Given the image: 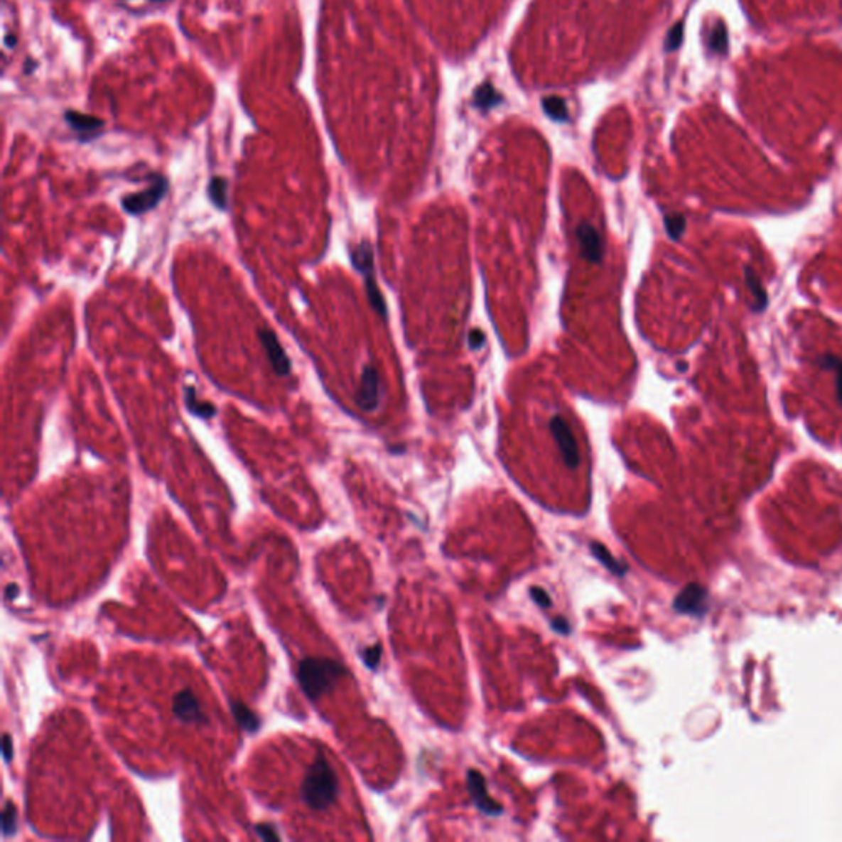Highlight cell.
Here are the masks:
<instances>
[{
    "label": "cell",
    "instance_id": "obj_1",
    "mask_svg": "<svg viewBox=\"0 0 842 842\" xmlns=\"http://www.w3.org/2000/svg\"><path fill=\"white\" fill-rule=\"evenodd\" d=\"M339 780L328 758L318 754L315 762L308 768L301 784V797L308 806L315 811H324L338 799Z\"/></svg>",
    "mask_w": 842,
    "mask_h": 842
},
{
    "label": "cell",
    "instance_id": "obj_2",
    "mask_svg": "<svg viewBox=\"0 0 842 842\" xmlns=\"http://www.w3.org/2000/svg\"><path fill=\"white\" fill-rule=\"evenodd\" d=\"M346 674V668L333 658L308 657L298 665V681L308 699L316 701L331 691Z\"/></svg>",
    "mask_w": 842,
    "mask_h": 842
},
{
    "label": "cell",
    "instance_id": "obj_3",
    "mask_svg": "<svg viewBox=\"0 0 842 842\" xmlns=\"http://www.w3.org/2000/svg\"><path fill=\"white\" fill-rule=\"evenodd\" d=\"M170 183L165 176L151 175L150 185L139 193H130L120 200V206L130 216H142L155 209L168 193Z\"/></svg>",
    "mask_w": 842,
    "mask_h": 842
},
{
    "label": "cell",
    "instance_id": "obj_4",
    "mask_svg": "<svg viewBox=\"0 0 842 842\" xmlns=\"http://www.w3.org/2000/svg\"><path fill=\"white\" fill-rule=\"evenodd\" d=\"M350 260H352V265L355 266V270L360 271V274L364 275L365 290H367L370 305H372L374 310H377L382 316H385L384 298H382L380 291L377 288V284H375L374 254H372V249H370V245L367 242H360L359 245H355V247L350 250Z\"/></svg>",
    "mask_w": 842,
    "mask_h": 842
},
{
    "label": "cell",
    "instance_id": "obj_5",
    "mask_svg": "<svg viewBox=\"0 0 842 842\" xmlns=\"http://www.w3.org/2000/svg\"><path fill=\"white\" fill-rule=\"evenodd\" d=\"M259 341L264 347L266 357H269L271 369L279 377H286L291 372V360L286 355L284 346H281L280 339L270 328H259L257 331Z\"/></svg>",
    "mask_w": 842,
    "mask_h": 842
},
{
    "label": "cell",
    "instance_id": "obj_6",
    "mask_svg": "<svg viewBox=\"0 0 842 842\" xmlns=\"http://www.w3.org/2000/svg\"><path fill=\"white\" fill-rule=\"evenodd\" d=\"M380 375L372 365H365L362 370V377H360L359 390L357 394H355V401H357V405L362 408L364 411H375L380 405Z\"/></svg>",
    "mask_w": 842,
    "mask_h": 842
},
{
    "label": "cell",
    "instance_id": "obj_7",
    "mask_svg": "<svg viewBox=\"0 0 842 842\" xmlns=\"http://www.w3.org/2000/svg\"><path fill=\"white\" fill-rule=\"evenodd\" d=\"M173 714L185 724H206L207 718L200 699L191 689H181L173 698Z\"/></svg>",
    "mask_w": 842,
    "mask_h": 842
},
{
    "label": "cell",
    "instance_id": "obj_8",
    "mask_svg": "<svg viewBox=\"0 0 842 842\" xmlns=\"http://www.w3.org/2000/svg\"><path fill=\"white\" fill-rule=\"evenodd\" d=\"M550 430H551V435L554 436V441L558 443L559 449H561V454H563V459L564 463L568 464V468H578L579 465V451H578V444H576V439H574L571 430H569L568 423L563 420L561 416H553L550 420Z\"/></svg>",
    "mask_w": 842,
    "mask_h": 842
},
{
    "label": "cell",
    "instance_id": "obj_9",
    "mask_svg": "<svg viewBox=\"0 0 842 842\" xmlns=\"http://www.w3.org/2000/svg\"><path fill=\"white\" fill-rule=\"evenodd\" d=\"M468 788H469L470 797H473V799H474L475 806H477L480 811L489 814V816H499V814L504 813V808H502L499 803L494 801V799L489 797L487 784H485V778L482 777V773H479L475 770H469L468 772Z\"/></svg>",
    "mask_w": 842,
    "mask_h": 842
},
{
    "label": "cell",
    "instance_id": "obj_10",
    "mask_svg": "<svg viewBox=\"0 0 842 842\" xmlns=\"http://www.w3.org/2000/svg\"><path fill=\"white\" fill-rule=\"evenodd\" d=\"M65 120L77 134L81 142H89V140L101 135V130L104 129V125H106V122H104L101 117L91 116V114H85L80 111H72V109L65 112Z\"/></svg>",
    "mask_w": 842,
    "mask_h": 842
},
{
    "label": "cell",
    "instance_id": "obj_11",
    "mask_svg": "<svg viewBox=\"0 0 842 842\" xmlns=\"http://www.w3.org/2000/svg\"><path fill=\"white\" fill-rule=\"evenodd\" d=\"M576 235H578V240H579V247H581L583 257H585L589 261H594V264H599V261L603 260V250H604L603 239H600L599 232L595 231L590 224L583 222L581 226L578 227Z\"/></svg>",
    "mask_w": 842,
    "mask_h": 842
},
{
    "label": "cell",
    "instance_id": "obj_12",
    "mask_svg": "<svg viewBox=\"0 0 842 842\" xmlns=\"http://www.w3.org/2000/svg\"><path fill=\"white\" fill-rule=\"evenodd\" d=\"M706 605V593L699 585L691 584L674 599V609L681 614H703Z\"/></svg>",
    "mask_w": 842,
    "mask_h": 842
},
{
    "label": "cell",
    "instance_id": "obj_13",
    "mask_svg": "<svg viewBox=\"0 0 842 842\" xmlns=\"http://www.w3.org/2000/svg\"><path fill=\"white\" fill-rule=\"evenodd\" d=\"M185 405L191 415L203 418V420H209V418L217 415V406L212 405L211 401H203L198 399L196 389L193 385H188L185 389Z\"/></svg>",
    "mask_w": 842,
    "mask_h": 842
},
{
    "label": "cell",
    "instance_id": "obj_14",
    "mask_svg": "<svg viewBox=\"0 0 842 842\" xmlns=\"http://www.w3.org/2000/svg\"><path fill=\"white\" fill-rule=\"evenodd\" d=\"M232 716L237 720V724L247 732H257L260 729V718L254 713L252 709L247 708L244 703L232 701L231 703Z\"/></svg>",
    "mask_w": 842,
    "mask_h": 842
},
{
    "label": "cell",
    "instance_id": "obj_15",
    "mask_svg": "<svg viewBox=\"0 0 842 842\" xmlns=\"http://www.w3.org/2000/svg\"><path fill=\"white\" fill-rule=\"evenodd\" d=\"M227 188H229V183L226 178L222 176H212L211 180H209V185H207V195H209V200L214 204V207L221 209H227Z\"/></svg>",
    "mask_w": 842,
    "mask_h": 842
},
{
    "label": "cell",
    "instance_id": "obj_16",
    "mask_svg": "<svg viewBox=\"0 0 842 842\" xmlns=\"http://www.w3.org/2000/svg\"><path fill=\"white\" fill-rule=\"evenodd\" d=\"M590 551H593L594 558L599 559L610 573L617 574V576H624L627 566L624 563H620L619 559L612 556V553H609V550L604 545H600V543H590Z\"/></svg>",
    "mask_w": 842,
    "mask_h": 842
},
{
    "label": "cell",
    "instance_id": "obj_17",
    "mask_svg": "<svg viewBox=\"0 0 842 842\" xmlns=\"http://www.w3.org/2000/svg\"><path fill=\"white\" fill-rule=\"evenodd\" d=\"M502 102V96L490 85H482L474 94V106L479 109H490Z\"/></svg>",
    "mask_w": 842,
    "mask_h": 842
},
{
    "label": "cell",
    "instance_id": "obj_18",
    "mask_svg": "<svg viewBox=\"0 0 842 842\" xmlns=\"http://www.w3.org/2000/svg\"><path fill=\"white\" fill-rule=\"evenodd\" d=\"M745 281L749 284L750 286V291L752 295H754V306L758 310H762V308H765L767 305V293L763 290V286L760 285V280H758V276L754 274V270L749 269V266H745Z\"/></svg>",
    "mask_w": 842,
    "mask_h": 842
},
{
    "label": "cell",
    "instance_id": "obj_19",
    "mask_svg": "<svg viewBox=\"0 0 842 842\" xmlns=\"http://www.w3.org/2000/svg\"><path fill=\"white\" fill-rule=\"evenodd\" d=\"M543 109H545V112L548 114V116L554 120H566L568 119L566 102H564L561 97L551 96V97L543 99Z\"/></svg>",
    "mask_w": 842,
    "mask_h": 842
},
{
    "label": "cell",
    "instance_id": "obj_20",
    "mask_svg": "<svg viewBox=\"0 0 842 842\" xmlns=\"http://www.w3.org/2000/svg\"><path fill=\"white\" fill-rule=\"evenodd\" d=\"M2 831L5 838L15 834L17 831V809L12 801H5L2 809Z\"/></svg>",
    "mask_w": 842,
    "mask_h": 842
},
{
    "label": "cell",
    "instance_id": "obj_21",
    "mask_svg": "<svg viewBox=\"0 0 842 842\" xmlns=\"http://www.w3.org/2000/svg\"><path fill=\"white\" fill-rule=\"evenodd\" d=\"M821 365L826 369L833 370L836 374V380H838V396L839 400L842 401V360L839 357H836L833 354H826L821 357Z\"/></svg>",
    "mask_w": 842,
    "mask_h": 842
},
{
    "label": "cell",
    "instance_id": "obj_22",
    "mask_svg": "<svg viewBox=\"0 0 842 842\" xmlns=\"http://www.w3.org/2000/svg\"><path fill=\"white\" fill-rule=\"evenodd\" d=\"M709 45L711 48L714 51H718V53H723L727 48V30L724 25H718V27L714 28L713 33H711V38H709Z\"/></svg>",
    "mask_w": 842,
    "mask_h": 842
},
{
    "label": "cell",
    "instance_id": "obj_23",
    "mask_svg": "<svg viewBox=\"0 0 842 842\" xmlns=\"http://www.w3.org/2000/svg\"><path fill=\"white\" fill-rule=\"evenodd\" d=\"M665 224H666V231L669 234V237L678 239L684 231L686 221H684V217L681 216V214H673V216H666Z\"/></svg>",
    "mask_w": 842,
    "mask_h": 842
},
{
    "label": "cell",
    "instance_id": "obj_24",
    "mask_svg": "<svg viewBox=\"0 0 842 842\" xmlns=\"http://www.w3.org/2000/svg\"><path fill=\"white\" fill-rule=\"evenodd\" d=\"M380 657H382V647L380 645H372V647H367L362 650V660L370 669H375L379 666Z\"/></svg>",
    "mask_w": 842,
    "mask_h": 842
},
{
    "label": "cell",
    "instance_id": "obj_25",
    "mask_svg": "<svg viewBox=\"0 0 842 842\" xmlns=\"http://www.w3.org/2000/svg\"><path fill=\"white\" fill-rule=\"evenodd\" d=\"M254 831H255V834H257L259 838L264 839V841H280V834H279V831L275 829L274 824H269V823L257 824V826H254Z\"/></svg>",
    "mask_w": 842,
    "mask_h": 842
},
{
    "label": "cell",
    "instance_id": "obj_26",
    "mask_svg": "<svg viewBox=\"0 0 842 842\" xmlns=\"http://www.w3.org/2000/svg\"><path fill=\"white\" fill-rule=\"evenodd\" d=\"M681 40H683V23H676L671 30H669V33H668L666 51L676 50L678 46L681 45Z\"/></svg>",
    "mask_w": 842,
    "mask_h": 842
},
{
    "label": "cell",
    "instance_id": "obj_27",
    "mask_svg": "<svg viewBox=\"0 0 842 842\" xmlns=\"http://www.w3.org/2000/svg\"><path fill=\"white\" fill-rule=\"evenodd\" d=\"M531 598L538 605H540V608H550V605L553 604L550 595H548V593H545V590H543L541 588H533Z\"/></svg>",
    "mask_w": 842,
    "mask_h": 842
},
{
    "label": "cell",
    "instance_id": "obj_28",
    "mask_svg": "<svg viewBox=\"0 0 842 842\" xmlns=\"http://www.w3.org/2000/svg\"><path fill=\"white\" fill-rule=\"evenodd\" d=\"M2 754H4V760L7 762V763L10 760H12L14 745H12V739H10L9 734H4V739H2Z\"/></svg>",
    "mask_w": 842,
    "mask_h": 842
},
{
    "label": "cell",
    "instance_id": "obj_29",
    "mask_svg": "<svg viewBox=\"0 0 842 842\" xmlns=\"http://www.w3.org/2000/svg\"><path fill=\"white\" fill-rule=\"evenodd\" d=\"M553 629L559 632V634L563 635H568L569 634V624L564 619H554L553 620Z\"/></svg>",
    "mask_w": 842,
    "mask_h": 842
},
{
    "label": "cell",
    "instance_id": "obj_30",
    "mask_svg": "<svg viewBox=\"0 0 842 842\" xmlns=\"http://www.w3.org/2000/svg\"><path fill=\"white\" fill-rule=\"evenodd\" d=\"M482 342H484V334L479 333V331H473V336H470V347L479 349Z\"/></svg>",
    "mask_w": 842,
    "mask_h": 842
},
{
    "label": "cell",
    "instance_id": "obj_31",
    "mask_svg": "<svg viewBox=\"0 0 842 842\" xmlns=\"http://www.w3.org/2000/svg\"><path fill=\"white\" fill-rule=\"evenodd\" d=\"M4 43H5V46H7V48H14V46L17 45V36H15V35H5Z\"/></svg>",
    "mask_w": 842,
    "mask_h": 842
},
{
    "label": "cell",
    "instance_id": "obj_32",
    "mask_svg": "<svg viewBox=\"0 0 842 842\" xmlns=\"http://www.w3.org/2000/svg\"><path fill=\"white\" fill-rule=\"evenodd\" d=\"M150 2H166V0H150Z\"/></svg>",
    "mask_w": 842,
    "mask_h": 842
}]
</instances>
